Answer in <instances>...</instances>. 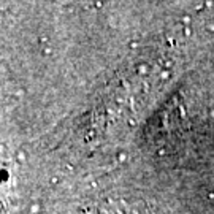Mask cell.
I'll return each instance as SVG.
<instances>
[{
	"mask_svg": "<svg viewBox=\"0 0 214 214\" xmlns=\"http://www.w3.org/2000/svg\"><path fill=\"white\" fill-rule=\"evenodd\" d=\"M16 160H18L19 163H24L25 162V152L24 151H18L16 152Z\"/></svg>",
	"mask_w": 214,
	"mask_h": 214,
	"instance_id": "cell-1",
	"label": "cell"
},
{
	"mask_svg": "<svg viewBox=\"0 0 214 214\" xmlns=\"http://www.w3.org/2000/svg\"><path fill=\"white\" fill-rule=\"evenodd\" d=\"M40 213V206L38 205H32L30 206V214H38Z\"/></svg>",
	"mask_w": 214,
	"mask_h": 214,
	"instance_id": "cell-2",
	"label": "cell"
}]
</instances>
